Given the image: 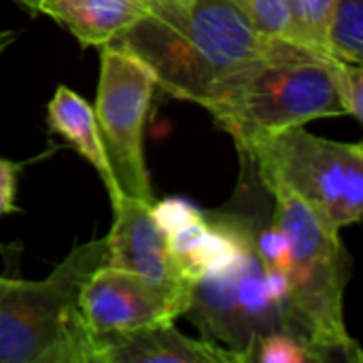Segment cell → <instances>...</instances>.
I'll return each mask as SVG.
<instances>
[{"mask_svg":"<svg viewBox=\"0 0 363 363\" xmlns=\"http://www.w3.org/2000/svg\"><path fill=\"white\" fill-rule=\"evenodd\" d=\"M187 304V298L111 266H100L83 285L79 298L81 317L98 347V362L108 340L149 325L177 321L185 315Z\"/></svg>","mask_w":363,"mask_h":363,"instance_id":"obj_8","label":"cell"},{"mask_svg":"<svg viewBox=\"0 0 363 363\" xmlns=\"http://www.w3.org/2000/svg\"><path fill=\"white\" fill-rule=\"evenodd\" d=\"M253 362L259 363H323L321 355L291 332H272L255 345Z\"/></svg>","mask_w":363,"mask_h":363,"instance_id":"obj_16","label":"cell"},{"mask_svg":"<svg viewBox=\"0 0 363 363\" xmlns=\"http://www.w3.org/2000/svg\"><path fill=\"white\" fill-rule=\"evenodd\" d=\"M328 53L336 60L363 62V0H334L328 28Z\"/></svg>","mask_w":363,"mask_h":363,"instance_id":"obj_13","label":"cell"},{"mask_svg":"<svg viewBox=\"0 0 363 363\" xmlns=\"http://www.w3.org/2000/svg\"><path fill=\"white\" fill-rule=\"evenodd\" d=\"M328 72L334 83L336 96L342 104L345 115H353L357 121L363 119V68L362 64L342 62L328 57Z\"/></svg>","mask_w":363,"mask_h":363,"instance_id":"obj_17","label":"cell"},{"mask_svg":"<svg viewBox=\"0 0 363 363\" xmlns=\"http://www.w3.org/2000/svg\"><path fill=\"white\" fill-rule=\"evenodd\" d=\"M328 57L285 38H268L266 51L228 74L202 108L234 138L238 151L262 136L345 115Z\"/></svg>","mask_w":363,"mask_h":363,"instance_id":"obj_3","label":"cell"},{"mask_svg":"<svg viewBox=\"0 0 363 363\" xmlns=\"http://www.w3.org/2000/svg\"><path fill=\"white\" fill-rule=\"evenodd\" d=\"M259 223L240 215L236 245L189 285V317L202 338L253 362L255 345L272 332H291L257 247ZM294 334V332H291Z\"/></svg>","mask_w":363,"mask_h":363,"instance_id":"obj_5","label":"cell"},{"mask_svg":"<svg viewBox=\"0 0 363 363\" xmlns=\"http://www.w3.org/2000/svg\"><path fill=\"white\" fill-rule=\"evenodd\" d=\"M155 74L121 45L102 47L94 113L104 149L123 196L155 202L145 162V125Z\"/></svg>","mask_w":363,"mask_h":363,"instance_id":"obj_7","label":"cell"},{"mask_svg":"<svg viewBox=\"0 0 363 363\" xmlns=\"http://www.w3.org/2000/svg\"><path fill=\"white\" fill-rule=\"evenodd\" d=\"M47 123L53 134L68 140L70 147H74L87 160V164H91L108 191L111 204L119 202L123 194L111 168L94 106L70 87L57 85L51 102L47 104Z\"/></svg>","mask_w":363,"mask_h":363,"instance_id":"obj_12","label":"cell"},{"mask_svg":"<svg viewBox=\"0 0 363 363\" xmlns=\"http://www.w3.org/2000/svg\"><path fill=\"white\" fill-rule=\"evenodd\" d=\"M117 45L151 68L164 94L204 106L228 74L266 51L268 38L230 0H147Z\"/></svg>","mask_w":363,"mask_h":363,"instance_id":"obj_1","label":"cell"},{"mask_svg":"<svg viewBox=\"0 0 363 363\" xmlns=\"http://www.w3.org/2000/svg\"><path fill=\"white\" fill-rule=\"evenodd\" d=\"M106 236L74 247L40 281L0 277V363H96L79 298L104 266Z\"/></svg>","mask_w":363,"mask_h":363,"instance_id":"obj_4","label":"cell"},{"mask_svg":"<svg viewBox=\"0 0 363 363\" xmlns=\"http://www.w3.org/2000/svg\"><path fill=\"white\" fill-rule=\"evenodd\" d=\"M291 6V43L317 53H328V28L334 0H289Z\"/></svg>","mask_w":363,"mask_h":363,"instance_id":"obj_14","label":"cell"},{"mask_svg":"<svg viewBox=\"0 0 363 363\" xmlns=\"http://www.w3.org/2000/svg\"><path fill=\"white\" fill-rule=\"evenodd\" d=\"M147 0H34L32 13H43L64 26L81 47H106L145 13Z\"/></svg>","mask_w":363,"mask_h":363,"instance_id":"obj_11","label":"cell"},{"mask_svg":"<svg viewBox=\"0 0 363 363\" xmlns=\"http://www.w3.org/2000/svg\"><path fill=\"white\" fill-rule=\"evenodd\" d=\"M21 168H23V164L0 157V217L17 211L15 189H17V177H19Z\"/></svg>","mask_w":363,"mask_h":363,"instance_id":"obj_18","label":"cell"},{"mask_svg":"<svg viewBox=\"0 0 363 363\" xmlns=\"http://www.w3.org/2000/svg\"><path fill=\"white\" fill-rule=\"evenodd\" d=\"M264 38L291 40L289 0H230Z\"/></svg>","mask_w":363,"mask_h":363,"instance_id":"obj_15","label":"cell"},{"mask_svg":"<svg viewBox=\"0 0 363 363\" xmlns=\"http://www.w3.org/2000/svg\"><path fill=\"white\" fill-rule=\"evenodd\" d=\"M242 157L257 164L262 181H281L323 223L340 232L363 215V147L336 143L294 125L253 140Z\"/></svg>","mask_w":363,"mask_h":363,"instance_id":"obj_6","label":"cell"},{"mask_svg":"<svg viewBox=\"0 0 363 363\" xmlns=\"http://www.w3.org/2000/svg\"><path fill=\"white\" fill-rule=\"evenodd\" d=\"M277 206L272 223L285 238L283 262L277 268L287 283V317L296 336L306 340L323 363L363 359L359 345L349 336L345 323V289L349 283V255L340 232L332 230L319 215L285 183L262 181Z\"/></svg>","mask_w":363,"mask_h":363,"instance_id":"obj_2","label":"cell"},{"mask_svg":"<svg viewBox=\"0 0 363 363\" xmlns=\"http://www.w3.org/2000/svg\"><path fill=\"white\" fill-rule=\"evenodd\" d=\"M153 204L128 196L113 204V228L106 234L104 266L132 272L164 291L189 300V283L177 268L168 234Z\"/></svg>","mask_w":363,"mask_h":363,"instance_id":"obj_9","label":"cell"},{"mask_svg":"<svg viewBox=\"0 0 363 363\" xmlns=\"http://www.w3.org/2000/svg\"><path fill=\"white\" fill-rule=\"evenodd\" d=\"M245 363L236 353L206 338H189L174 321L143 328L108 340L98 363Z\"/></svg>","mask_w":363,"mask_h":363,"instance_id":"obj_10","label":"cell"},{"mask_svg":"<svg viewBox=\"0 0 363 363\" xmlns=\"http://www.w3.org/2000/svg\"><path fill=\"white\" fill-rule=\"evenodd\" d=\"M15 2H19L23 9H28L30 13H32V6H34V0H15Z\"/></svg>","mask_w":363,"mask_h":363,"instance_id":"obj_19","label":"cell"}]
</instances>
